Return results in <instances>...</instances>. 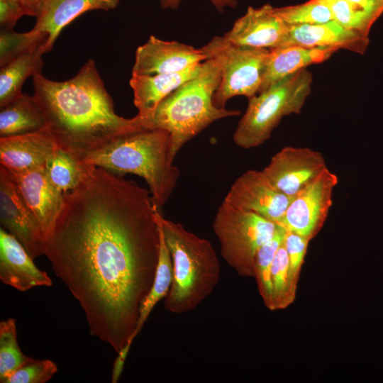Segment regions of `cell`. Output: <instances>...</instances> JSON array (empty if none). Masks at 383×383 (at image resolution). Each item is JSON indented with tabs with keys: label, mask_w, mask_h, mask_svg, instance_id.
<instances>
[{
	"label": "cell",
	"mask_w": 383,
	"mask_h": 383,
	"mask_svg": "<svg viewBox=\"0 0 383 383\" xmlns=\"http://www.w3.org/2000/svg\"><path fill=\"white\" fill-rule=\"evenodd\" d=\"M89 167V165H83L70 152L57 146L45 164L50 181L63 193L75 189L82 181Z\"/></svg>",
	"instance_id": "25"
},
{
	"label": "cell",
	"mask_w": 383,
	"mask_h": 383,
	"mask_svg": "<svg viewBox=\"0 0 383 383\" xmlns=\"http://www.w3.org/2000/svg\"><path fill=\"white\" fill-rule=\"evenodd\" d=\"M335 51L333 48H305L298 45L270 50L258 93L309 65L328 60Z\"/></svg>",
	"instance_id": "20"
},
{
	"label": "cell",
	"mask_w": 383,
	"mask_h": 383,
	"mask_svg": "<svg viewBox=\"0 0 383 383\" xmlns=\"http://www.w3.org/2000/svg\"><path fill=\"white\" fill-rule=\"evenodd\" d=\"M359 9L365 11L376 18L383 13V4L376 0H345Z\"/></svg>",
	"instance_id": "36"
},
{
	"label": "cell",
	"mask_w": 383,
	"mask_h": 383,
	"mask_svg": "<svg viewBox=\"0 0 383 383\" xmlns=\"http://www.w3.org/2000/svg\"><path fill=\"white\" fill-rule=\"evenodd\" d=\"M201 49L221 70V82L213 97L216 107L225 108L236 96L249 99L258 94L270 50L235 45L223 35L213 37Z\"/></svg>",
	"instance_id": "8"
},
{
	"label": "cell",
	"mask_w": 383,
	"mask_h": 383,
	"mask_svg": "<svg viewBox=\"0 0 383 383\" xmlns=\"http://www.w3.org/2000/svg\"><path fill=\"white\" fill-rule=\"evenodd\" d=\"M212 228L227 264L240 276L254 277L256 254L273 237L277 224L223 200L217 209Z\"/></svg>",
	"instance_id": "7"
},
{
	"label": "cell",
	"mask_w": 383,
	"mask_h": 383,
	"mask_svg": "<svg viewBox=\"0 0 383 383\" xmlns=\"http://www.w3.org/2000/svg\"><path fill=\"white\" fill-rule=\"evenodd\" d=\"M312 82V74L304 68L249 99L233 133L235 144L250 149L267 141L284 116L301 113Z\"/></svg>",
	"instance_id": "6"
},
{
	"label": "cell",
	"mask_w": 383,
	"mask_h": 383,
	"mask_svg": "<svg viewBox=\"0 0 383 383\" xmlns=\"http://www.w3.org/2000/svg\"><path fill=\"white\" fill-rule=\"evenodd\" d=\"M203 62L182 72L154 75H132L129 84L138 115L146 121L147 127L161 101L188 80L197 76Z\"/></svg>",
	"instance_id": "19"
},
{
	"label": "cell",
	"mask_w": 383,
	"mask_h": 383,
	"mask_svg": "<svg viewBox=\"0 0 383 383\" xmlns=\"http://www.w3.org/2000/svg\"><path fill=\"white\" fill-rule=\"evenodd\" d=\"M376 1L383 4V0H376Z\"/></svg>",
	"instance_id": "39"
},
{
	"label": "cell",
	"mask_w": 383,
	"mask_h": 383,
	"mask_svg": "<svg viewBox=\"0 0 383 383\" xmlns=\"http://www.w3.org/2000/svg\"><path fill=\"white\" fill-rule=\"evenodd\" d=\"M27 11L28 16H37L44 0H18Z\"/></svg>",
	"instance_id": "38"
},
{
	"label": "cell",
	"mask_w": 383,
	"mask_h": 383,
	"mask_svg": "<svg viewBox=\"0 0 383 383\" xmlns=\"http://www.w3.org/2000/svg\"><path fill=\"white\" fill-rule=\"evenodd\" d=\"M207 60L200 48L153 35L135 51L132 75H154L182 72Z\"/></svg>",
	"instance_id": "14"
},
{
	"label": "cell",
	"mask_w": 383,
	"mask_h": 383,
	"mask_svg": "<svg viewBox=\"0 0 383 383\" xmlns=\"http://www.w3.org/2000/svg\"><path fill=\"white\" fill-rule=\"evenodd\" d=\"M57 146L47 128L0 138V165L10 172H23L43 167Z\"/></svg>",
	"instance_id": "18"
},
{
	"label": "cell",
	"mask_w": 383,
	"mask_h": 383,
	"mask_svg": "<svg viewBox=\"0 0 383 383\" xmlns=\"http://www.w3.org/2000/svg\"><path fill=\"white\" fill-rule=\"evenodd\" d=\"M277 15L289 26L325 23L333 20L329 8L316 0L275 8Z\"/></svg>",
	"instance_id": "30"
},
{
	"label": "cell",
	"mask_w": 383,
	"mask_h": 383,
	"mask_svg": "<svg viewBox=\"0 0 383 383\" xmlns=\"http://www.w3.org/2000/svg\"><path fill=\"white\" fill-rule=\"evenodd\" d=\"M23 16H28V13L18 0H0L1 30H12Z\"/></svg>",
	"instance_id": "34"
},
{
	"label": "cell",
	"mask_w": 383,
	"mask_h": 383,
	"mask_svg": "<svg viewBox=\"0 0 383 383\" xmlns=\"http://www.w3.org/2000/svg\"><path fill=\"white\" fill-rule=\"evenodd\" d=\"M182 0H160V6L163 9H176ZM218 11H223L226 8L235 9L238 0H209Z\"/></svg>",
	"instance_id": "35"
},
{
	"label": "cell",
	"mask_w": 383,
	"mask_h": 383,
	"mask_svg": "<svg viewBox=\"0 0 383 383\" xmlns=\"http://www.w3.org/2000/svg\"><path fill=\"white\" fill-rule=\"evenodd\" d=\"M331 10L333 20L346 28L369 36L370 28L378 19L373 15L357 9L345 0H316Z\"/></svg>",
	"instance_id": "31"
},
{
	"label": "cell",
	"mask_w": 383,
	"mask_h": 383,
	"mask_svg": "<svg viewBox=\"0 0 383 383\" xmlns=\"http://www.w3.org/2000/svg\"><path fill=\"white\" fill-rule=\"evenodd\" d=\"M47 52L45 45L21 55L1 67L0 108L21 94L26 79L40 73L44 62L43 55Z\"/></svg>",
	"instance_id": "23"
},
{
	"label": "cell",
	"mask_w": 383,
	"mask_h": 383,
	"mask_svg": "<svg viewBox=\"0 0 383 383\" xmlns=\"http://www.w3.org/2000/svg\"><path fill=\"white\" fill-rule=\"evenodd\" d=\"M157 208L147 189L90 165L81 183L65 193L44 242V255L79 303L90 333L116 353L133 342L153 284Z\"/></svg>",
	"instance_id": "1"
},
{
	"label": "cell",
	"mask_w": 383,
	"mask_h": 383,
	"mask_svg": "<svg viewBox=\"0 0 383 383\" xmlns=\"http://www.w3.org/2000/svg\"><path fill=\"white\" fill-rule=\"evenodd\" d=\"M47 128L33 96L22 94L0 111V138L21 135Z\"/></svg>",
	"instance_id": "22"
},
{
	"label": "cell",
	"mask_w": 383,
	"mask_h": 383,
	"mask_svg": "<svg viewBox=\"0 0 383 383\" xmlns=\"http://www.w3.org/2000/svg\"><path fill=\"white\" fill-rule=\"evenodd\" d=\"M21 243L2 227L0 228V280L26 292L35 287H50L52 280L46 272L33 262Z\"/></svg>",
	"instance_id": "16"
},
{
	"label": "cell",
	"mask_w": 383,
	"mask_h": 383,
	"mask_svg": "<svg viewBox=\"0 0 383 383\" xmlns=\"http://www.w3.org/2000/svg\"><path fill=\"white\" fill-rule=\"evenodd\" d=\"M0 223L33 259L44 255V237L40 225L21 197L9 173L1 165Z\"/></svg>",
	"instance_id": "11"
},
{
	"label": "cell",
	"mask_w": 383,
	"mask_h": 383,
	"mask_svg": "<svg viewBox=\"0 0 383 383\" xmlns=\"http://www.w3.org/2000/svg\"><path fill=\"white\" fill-rule=\"evenodd\" d=\"M309 240L310 239L295 233L286 232L284 245L289 259L290 280L295 289Z\"/></svg>",
	"instance_id": "33"
},
{
	"label": "cell",
	"mask_w": 383,
	"mask_h": 383,
	"mask_svg": "<svg viewBox=\"0 0 383 383\" xmlns=\"http://www.w3.org/2000/svg\"><path fill=\"white\" fill-rule=\"evenodd\" d=\"M292 198L274 189L261 171L250 170L239 176L224 198L233 206L257 213L277 223Z\"/></svg>",
	"instance_id": "12"
},
{
	"label": "cell",
	"mask_w": 383,
	"mask_h": 383,
	"mask_svg": "<svg viewBox=\"0 0 383 383\" xmlns=\"http://www.w3.org/2000/svg\"><path fill=\"white\" fill-rule=\"evenodd\" d=\"M33 96L56 145L79 160L123 135L148 128L138 114L127 118L116 113L91 59L68 80L53 81L40 72L33 76Z\"/></svg>",
	"instance_id": "2"
},
{
	"label": "cell",
	"mask_w": 383,
	"mask_h": 383,
	"mask_svg": "<svg viewBox=\"0 0 383 383\" xmlns=\"http://www.w3.org/2000/svg\"><path fill=\"white\" fill-rule=\"evenodd\" d=\"M156 221L172 257L173 279L165 308L174 314L196 308L214 290L221 265L211 243L188 231L180 223L164 218L158 208Z\"/></svg>",
	"instance_id": "4"
},
{
	"label": "cell",
	"mask_w": 383,
	"mask_h": 383,
	"mask_svg": "<svg viewBox=\"0 0 383 383\" xmlns=\"http://www.w3.org/2000/svg\"><path fill=\"white\" fill-rule=\"evenodd\" d=\"M29 357L25 355L17 341L16 320L0 322V382L21 367Z\"/></svg>",
	"instance_id": "29"
},
{
	"label": "cell",
	"mask_w": 383,
	"mask_h": 383,
	"mask_svg": "<svg viewBox=\"0 0 383 383\" xmlns=\"http://www.w3.org/2000/svg\"><path fill=\"white\" fill-rule=\"evenodd\" d=\"M48 35L42 31L31 29L26 33L1 30L0 65H6L14 58L45 45L48 52Z\"/></svg>",
	"instance_id": "27"
},
{
	"label": "cell",
	"mask_w": 383,
	"mask_h": 383,
	"mask_svg": "<svg viewBox=\"0 0 383 383\" xmlns=\"http://www.w3.org/2000/svg\"><path fill=\"white\" fill-rule=\"evenodd\" d=\"M79 161L118 174L141 177L160 209L170 199L180 177L179 168L170 159V134L160 128L123 135Z\"/></svg>",
	"instance_id": "3"
},
{
	"label": "cell",
	"mask_w": 383,
	"mask_h": 383,
	"mask_svg": "<svg viewBox=\"0 0 383 383\" xmlns=\"http://www.w3.org/2000/svg\"><path fill=\"white\" fill-rule=\"evenodd\" d=\"M131 344L127 343L124 348H123L118 353L117 357L113 362L112 372H111V382L116 383L123 372L124 363Z\"/></svg>",
	"instance_id": "37"
},
{
	"label": "cell",
	"mask_w": 383,
	"mask_h": 383,
	"mask_svg": "<svg viewBox=\"0 0 383 383\" xmlns=\"http://www.w3.org/2000/svg\"><path fill=\"white\" fill-rule=\"evenodd\" d=\"M120 0H44L32 28L48 35L50 51L63 28L81 14L91 10L115 9Z\"/></svg>",
	"instance_id": "21"
},
{
	"label": "cell",
	"mask_w": 383,
	"mask_h": 383,
	"mask_svg": "<svg viewBox=\"0 0 383 383\" xmlns=\"http://www.w3.org/2000/svg\"><path fill=\"white\" fill-rule=\"evenodd\" d=\"M8 172L26 205L37 218L45 242L61 211L65 193L50 181L45 166Z\"/></svg>",
	"instance_id": "15"
},
{
	"label": "cell",
	"mask_w": 383,
	"mask_h": 383,
	"mask_svg": "<svg viewBox=\"0 0 383 383\" xmlns=\"http://www.w3.org/2000/svg\"><path fill=\"white\" fill-rule=\"evenodd\" d=\"M286 232L283 227L277 224L273 237L261 246L255 258L254 277L260 294L265 306L270 310L272 307V264L278 248L284 241Z\"/></svg>",
	"instance_id": "26"
},
{
	"label": "cell",
	"mask_w": 383,
	"mask_h": 383,
	"mask_svg": "<svg viewBox=\"0 0 383 383\" xmlns=\"http://www.w3.org/2000/svg\"><path fill=\"white\" fill-rule=\"evenodd\" d=\"M221 79L217 62L212 59L205 60L200 73L163 99L149 121L148 128L169 133L172 162L184 144L212 123L240 114L239 110L218 108L213 104V94Z\"/></svg>",
	"instance_id": "5"
},
{
	"label": "cell",
	"mask_w": 383,
	"mask_h": 383,
	"mask_svg": "<svg viewBox=\"0 0 383 383\" xmlns=\"http://www.w3.org/2000/svg\"><path fill=\"white\" fill-rule=\"evenodd\" d=\"M157 223L159 228L160 238L158 263L153 284L144 299L140 310L138 320L133 334L135 338L140 332L155 305L162 299L166 297L173 279L172 257L164 239L161 227L157 221Z\"/></svg>",
	"instance_id": "24"
},
{
	"label": "cell",
	"mask_w": 383,
	"mask_h": 383,
	"mask_svg": "<svg viewBox=\"0 0 383 383\" xmlns=\"http://www.w3.org/2000/svg\"><path fill=\"white\" fill-rule=\"evenodd\" d=\"M271 279L272 284V311L284 309L293 301L296 290L290 280L289 259L284 241L274 257L271 269Z\"/></svg>",
	"instance_id": "28"
},
{
	"label": "cell",
	"mask_w": 383,
	"mask_h": 383,
	"mask_svg": "<svg viewBox=\"0 0 383 383\" xmlns=\"http://www.w3.org/2000/svg\"><path fill=\"white\" fill-rule=\"evenodd\" d=\"M338 176L328 167L294 196L277 223L287 231L313 238L326 220L333 204Z\"/></svg>",
	"instance_id": "9"
},
{
	"label": "cell",
	"mask_w": 383,
	"mask_h": 383,
	"mask_svg": "<svg viewBox=\"0 0 383 383\" xmlns=\"http://www.w3.org/2000/svg\"><path fill=\"white\" fill-rule=\"evenodd\" d=\"M326 167L319 151L287 146L275 153L260 171L274 189L292 199Z\"/></svg>",
	"instance_id": "10"
},
{
	"label": "cell",
	"mask_w": 383,
	"mask_h": 383,
	"mask_svg": "<svg viewBox=\"0 0 383 383\" xmlns=\"http://www.w3.org/2000/svg\"><path fill=\"white\" fill-rule=\"evenodd\" d=\"M289 33V26L277 15L274 7L265 4L248 7L223 36L235 45L272 50L284 46Z\"/></svg>",
	"instance_id": "13"
},
{
	"label": "cell",
	"mask_w": 383,
	"mask_h": 383,
	"mask_svg": "<svg viewBox=\"0 0 383 383\" xmlns=\"http://www.w3.org/2000/svg\"><path fill=\"white\" fill-rule=\"evenodd\" d=\"M57 371V365L52 360L29 357L2 383H45L49 381Z\"/></svg>",
	"instance_id": "32"
},
{
	"label": "cell",
	"mask_w": 383,
	"mask_h": 383,
	"mask_svg": "<svg viewBox=\"0 0 383 383\" xmlns=\"http://www.w3.org/2000/svg\"><path fill=\"white\" fill-rule=\"evenodd\" d=\"M370 43L369 36L348 29L333 20L325 23L289 26L284 46L345 49L363 54Z\"/></svg>",
	"instance_id": "17"
}]
</instances>
